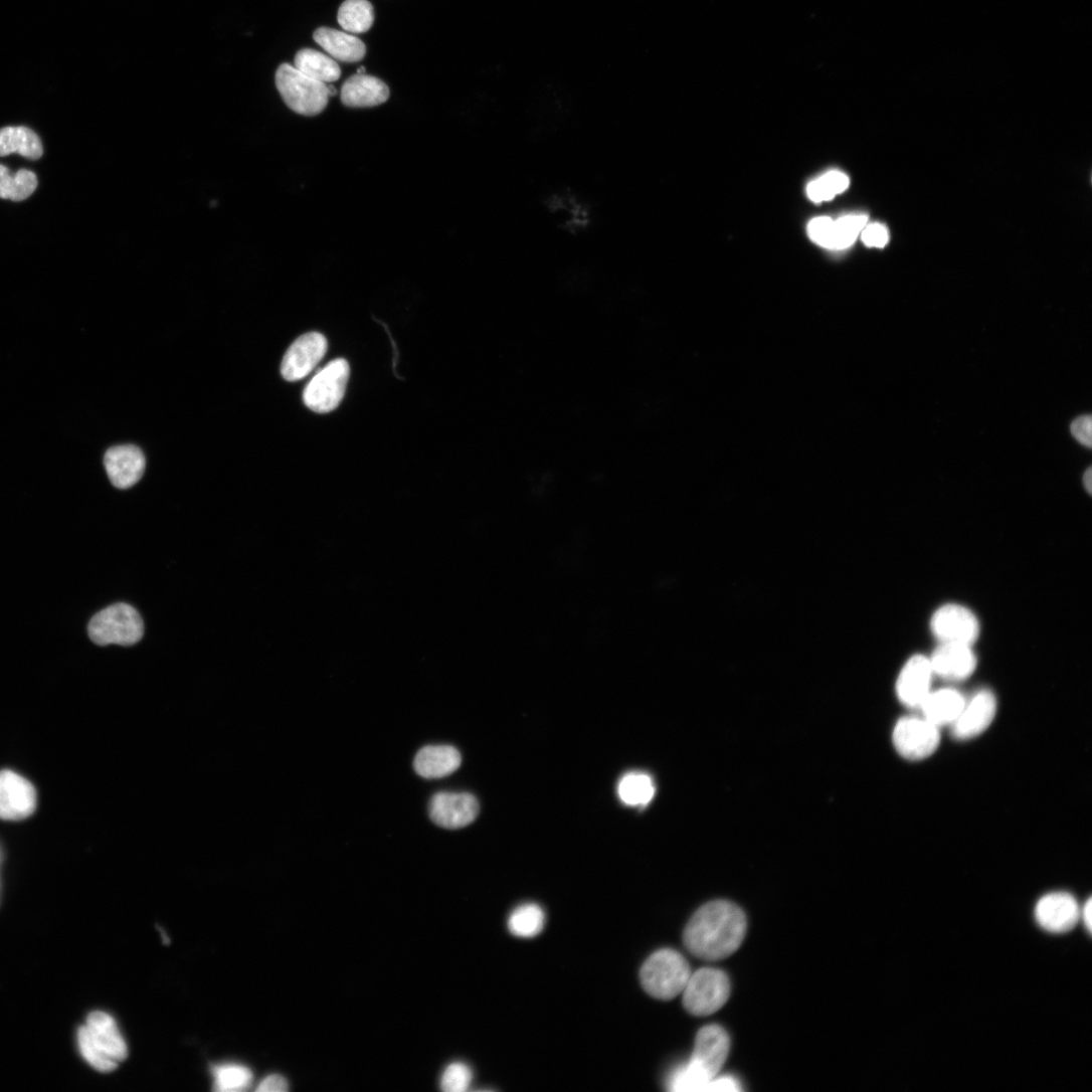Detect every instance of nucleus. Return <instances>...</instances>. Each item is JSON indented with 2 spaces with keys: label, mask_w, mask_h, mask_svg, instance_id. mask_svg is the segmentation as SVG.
<instances>
[{
  "label": "nucleus",
  "mask_w": 1092,
  "mask_h": 1092,
  "mask_svg": "<svg viewBox=\"0 0 1092 1092\" xmlns=\"http://www.w3.org/2000/svg\"><path fill=\"white\" fill-rule=\"evenodd\" d=\"M747 934L743 909L726 900L701 906L688 922L683 941L694 956L707 961L730 957L739 950Z\"/></svg>",
  "instance_id": "f257e3e1"
},
{
  "label": "nucleus",
  "mask_w": 1092,
  "mask_h": 1092,
  "mask_svg": "<svg viewBox=\"0 0 1092 1092\" xmlns=\"http://www.w3.org/2000/svg\"><path fill=\"white\" fill-rule=\"evenodd\" d=\"M731 1040L717 1025L702 1028L695 1040L694 1052L688 1063L677 1068L669 1077L668 1087L677 1092H704L730 1054Z\"/></svg>",
  "instance_id": "f03ea898"
},
{
  "label": "nucleus",
  "mask_w": 1092,
  "mask_h": 1092,
  "mask_svg": "<svg viewBox=\"0 0 1092 1092\" xmlns=\"http://www.w3.org/2000/svg\"><path fill=\"white\" fill-rule=\"evenodd\" d=\"M691 974L689 963L680 953L663 949L645 962L641 982L651 996L671 1000L683 992Z\"/></svg>",
  "instance_id": "7ed1b4c3"
},
{
  "label": "nucleus",
  "mask_w": 1092,
  "mask_h": 1092,
  "mask_svg": "<svg viewBox=\"0 0 1092 1092\" xmlns=\"http://www.w3.org/2000/svg\"><path fill=\"white\" fill-rule=\"evenodd\" d=\"M276 83L284 102L299 115L317 116L328 105V85L307 76L293 65L286 63L279 67Z\"/></svg>",
  "instance_id": "20e7f679"
},
{
  "label": "nucleus",
  "mask_w": 1092,
  "mask_h": 1092,
  "mask_svg": "<svg viewBox=\"0 0 1092 1092\" xmlns=\"http://www.w3.org/2000/svg\"><path fill=\"white\" fill-rule=\"evenodd\" d=\"M143 634L144 624L140 614L125 603L102 610L88 624V635L99 646L130 647L139 643Z\"/></svg>",
  "instance_id": "39448f33"
},
{
  "label": "nucleus",
  "mask_w": 1092,
  "mask_h": 1092,
  "mask_svg": "<svg viewBox=\"0 0 1092 1092\" xmlns=\"http://www.w3.org/2000/svg\"><path fill=\"white\" fill-rule=\"evenodd\" d=\"M682 994L689 1014L706 1017L719 1011L730 998L731 982L721 970L702 968L691 974Z\"/></svg>",
  "instance_id": "423d86ee"
},
{
  "label": "nucleus",
  "mask_w": 1092,
  "mask_h": 1092,
  "mask_svg": "<svg viewBox=\"0 0 1092 1092\" xmlns=\"http://www.w3.org/2000/svg\"><path fill=\"white\" fill-rule=\"evenodd\" d=\"M892 740L897 753L904 759L925 760L940 746V727L923 716H905L894 726Z\"/></svg>",
  "instance_id": "0eeeda50"
},
{
  "label": "nucleus",
  "mask_w": 1092,
  "mask_h": 1092,
  "mask_svg": "<svg viewBox=\"0 0 1092 1092\" xmlns=\"http://www.w3.org/2000/svg\"><path fill=\"white\" fill-rule=\"evenodd\" d=\"M349 375L350 368L345 359L328 363L307 385L303 394L305 405L320 414L335 410L343 400Z\"/></svg>",
  "instance_id": "6e6552de"
},
{
  "label": "nucleus",
  "mask_w": 1092,
  "mask_h": 1092,
  "mask_svg": "<svg viewBox=\"0 0 1092 1092\" xmlns=\"http://www.w3.org/2000/svg\"><path fill=\"white\" fill-rule=\"evenodd\" d=\"M931 629L941 644L972 646L979 638L980 623L970 609L946 604L933 614Z\"/></svg>",
  "instance_id": "1a4fd4ad"
},
{
  "label": "nucleus",
  "mask_w": 1092,
  "mask_h": 1092,
  "mask_svg": "<svg viewBox=\"0 0 1092 1092\" xmlns=\"http://www.w3.org/2000/svg\"><path fill=\"white\" fill-rule=\"evenodd\" d=\"M328 342L318 332L298 338L287 351L282 363V376L288 382H297L309 376L327 352Z\"/></svg>",
  "instance_id": "9d476101"
},
{
  "label": "nucleus",
  "mask_w": 1092,
  "mask_h": 1092,
  "mask_svg": "<svg viewBox=\"0 0 1092 1092\" xmlns=\"http://www.w3.org/2000/svg\"><path fill=\"white\" fill-rule=\"evenodd\" d=\"M36 806L37 792L31 782L10 770L0 772V820H25Z\"/></svg>",
  "instance_id": "9b49d317"
},
{
  "label": "nucleus",
  "mask_w": 1092,
  "mask_h": 1092,
  "mask_svg": "<svg viewBox=\"0 0 1092 1092\" xmlns=\"http://www.w3.org/2000/svg\"><path fill=\"white\" fill-rule=\"evenodd\" d=\"M478 799L470 793L439 792L429 804L431 821L446 830H460L473 824L479 815Z\"/></svg>",
  "instance_id": "f8f14e48"
},
{
  "label": "nucleus",
  "mask_w": 1092,
  "mask_h": 1092,
  "mask_svg": "<svg viewBox=\"0 0 1092 1092\" xmlns=\"http://www.w3.org/2000/svg\"><path fill=\"white\" fill-rule=\"evenodd\" d=\"M996 710L995 695L988 689L978 691L969 701L966 700L963 710L951 725L953 737L968 741L980 736L991 725Z\"/></svg>",
  "instance_id": "ddd939ff"
},
{
  "label": "nucleus",
  "mask_w": 1092,
  "mask_h": 1092,
  "mask_svg": "<svg viewBox=\"0 0 1092 1092\" xmlns=\"http://www.w3.org/2000/svg\"><path fill=\"white\" fill-rule=\"evenodd\" d=\"M934 672L930 659L917 655L903 666L896 682L900 702L909 708L919 709L932 691Z\"/></svg>",
  "instance_id": "4468645a"
},
{
  "label": "nucleus",
  "mask_w": 1092,
  "mask_h": 1092,
  "mask_svg": "<svg viewBox=\"0 0 1092 1092\" xmlns=\"http://www.w3.org/2000/svg\"><path fill=\"white\" fill-rule=\"evenodd\" d=\"M1035 915L1038 924L1044 930L1061 934L1071 931L1077 925L1081 910L1071 894L1054 892L1038 901Z\"/></svg>",
  "instance_id": "2eb2a0df"
},
{
  "label": "nucleus",
  "mask_w": 1092,
  "mask_h": 1092,
  "mask_svg": "<svg viewBox=\"0 0 1092 1092\" xmlns=\"http://www.w3.org/2000/svg\"><path fill=\"white\" fill-rule=\"evenodd\" d=\"M929 659L934 675L948 681H964L977 667L976 655L968 645L941 644Z\"/></svg>",
  "instance_id": "dca6fc26"
},
{
  "label": "nucleus",
  "mask_w": 1092,
  "mask_h": 1092,
  "mask_svg": "<svg viewBox=\"0 0 1092 1092\" xmlns=\"http://www.w3.org/2000/svg\"><path fill=\"white\" fill-rule=\"evenodd\" d=\"M105 467L112 484L119 489H129L142 478L146 460L135 445L110 448L105 456Z\"/></svg>",
  "instance_id": "f3484780"
},
{
  "label": "nucleus",
  "mask_w": 1092,
  "mask_h": 1092,
  "mask_svg": "<svg viewBox=\"0 0 1092 1092\" xmlns=\"http://www.w3.org/2000/svg\"><path fill=\"white\" fill-rule=\"evenodd\" d=\"M389 98L388 85L367 74L356 73L345 81L341 89V102L348 108H374L385 104Z\"/></svg>",
  "instance_id": "a211bd4d"
},
{
  "label": "nucleus",
  "mask_w": 1092,
  "mask_h": 1092,
  "mask_svg": "<svg viewBox=\"0 0 1092 1092\" xmlns=\"http://www.w3.org/2000/svg\"><path fill=\"white\" fill-rule=\"evenodd\" d=\"M462 765V756L452 746H427L415 757L416 773L425 779H439L454 773Z\"/></svg>",
  "instance_id": "6ab92c4d"
},
{
  "label": "nucleus",
  "mask_w": 1092,
  "mask_h": 1092,
  "mask_svg": "<svg viewBox=\"0 0 1092 1092\" xmlns=\"http://www.w3.org/2000/svg\"><path fill=\"white\" fill-rule=\"evenodd\" d=\"M85 1027L95 1044L105 1054L118 1063L127 1058V1045L115 1020L110 1015L103 1012L92 1013Z\"/></svg>",
  "instance_id": "aec40b11"
},
{
  "label": "nucleus",
  "mask_w": 1092,
  "mask_h": 1092,
  "mask_svg": "<svg viewBox=\"0 0 1092 1092\" xmlns=\"http://www.w3.org/2000/svg\"><path fill=\"white\" fill-rule=\"evenodd\" d=\"M544 206L555 215L561 213V227L571 234L584 232L592 225V212L573 194H553L545 199Z\"/></svg>",
  "instance_id": "412c9836"
},
{
  "label": "nucleus",
  "mask_w": 1092,
  "mask_h": 1092,
  "mask_svg": "<svg viewBox=\"0 0 1092 1092\" xmlns=\"http://www.w3.org/2000/svg\"><path fill=\"white\" fill-rule=\"evenodd\" d=\"M966 703L964 696L954 689L931 691L919 708L923 717L938 727L952 725Z\"/></svg>",
  "instance_id": "4be33fe9"
},
{
  "label": "nucleus",
  "mask_w": 1092,
  "mask_h": 1092,
  "mask_svg": "<svg viewBox=\"0 0 1092 1092\" xmlns=\"http://www.w3.org/2000/svg\"><path fill=\"white\" fill-rule=\"evenodd\" d=\"M314 40L332 57L342 62H359L367 54V47L355 36L330 28H320Z\"/></svg>",
  "instance_id": "5701e85b"
},
{
  "label": "nucleus",
  "mask_w": 1092,
  "mask_h": 1092,
  "mask_svg": "<svg viewBox=\"0 0 1092 1092\" xmlns=\"http://www.w3.org/2000/svg\"><path fill=\"white\" fill-rule=\"evenodd\" d=\"M18 153L28 159L38 160L43 146L38 135L26 127H7L0 130V156Z\"/></svg>",
  "instance_id": "b1692460"
},
{
  "label": "nucleus",
  "mask_w": 1092,
  "mask_h": 1092,
  "mask_svg": "<svg viewBox=\"0 0 1092 1092\" xmlns=\"http://www.w3.org/2000/svg\"><path fill=\"white\" fill-rule=\"evenodd\" d=\"M294 66L307 76L324 83L337 81L341 76V69L332 58L312 49L299 51Z\"/></svg>",
  "instance_id": "393cba45"
},
{
  "label": "nucleus",
  "mask_w": 1092,
  "mask_h": 1092,
  "mask_svg": "<svg viewBox=\"0 0 1092 1092\" xmlns=\"http://www.w3.org/2000/svg\"><path fill=\"white\" fill-rule=\"evenodd\" d=\"M38 187L37 175L27 169L12 174L10 169L0 165V199L22 202L33 195Z\"/></svg>",
  "instance_id": "a878e982"
},
{
  "label": "nucleus",
  "mask_w": 1092,
  "mask_h": 1092,
  "mask_svg": "<svg viewBox=\"0 0 1092 1092\" xmlns=\"http://www.w3.org/2000/svg\"><path fill=\"white\" fill-rule=\"evenodd\" d=\"M374 22V7L369 0H346L338 12V23L348 33H366Z\"/></svg>",
  "instance_id": "bb28decb"
},
{
  "label": "nucleus",
  "mask_w": 1092,
  "mask_h": 1092,
  "mask_svg": "<svg viewBox=\"0 0 1092 1092\" xmlns=\"http://www.w3.org/2000/svg\"><path fill=\"white\" fill-rule=\"evenodd\" d=\"M656 793L653 779L645 773L632 772L626 774L619 782L618 795L623 803L629 806H646L654 798Z\"/></svg>",
  "instance_id": "cd10ccee"
},
{
  "label": "nucleus",
  "mask_w": 1092,
  "mask_h": 1092,
  "mask_svg": "<svg viewBox=\"0 0 1092 1092\" xmlns=\"http://www.w3.org/2000/svg\"><path fill=\"white\" fill-rule=\"evenodd\" d=\"M544 926V914L536 904H524L511 914L508 927L511 934L519 938H533L541 933Z\"/></svg>",
  "instance_id": "c85d7f7f"
},
{
  "label": "nucleus",
  "mask_w": 1092,
  "mask_h": 1092,
  "mask_svg": "<svg viewBox=\"0 0 1092 1092\" xmlns=\"http://www.w3.org/2000/svg\"><path fill=\"white\" fill-rule=\"evenodd\" d=\"M217 1091L235 1092L247 1090L252 1083L251 1071L242 1065L224 1064L213 1069Z\"/></svg>",
  "instance_id": "c756f323"
},
{
  "label": "nucleus",
  "mask_w": 1092,
  "mask_h": 1092,
  "mask_svg": "<svg viewBox=\"0 0 1092 1092\" xmlns=\"http://www.w3.org/2000/svg\"><path fill=\"white\" fill-rule=\"evenodd\" d=\"M868 222L867 215H848L834 221L832 250L849 248Z\"/></svg>",
  "instance_id": "7c9ffc66"
},
{
  "label": "nucleus",
  "mask_w": 1092,
  "mask_h": 1092,
  "mask_svg": "<svg viewBox=\"0 0 1092 1092\" xmlns=\"http://www.w3.org/2000/svg\"><path fill=\"white\" fill-rule=\"evenodd\" d=\"M78 1046L82 1057L96 1070L109 1073L117 1069L118 1062L105 1054L93 1041L85 1026L78 1030Z\"/></svg>",
  "instance_id": "2f4dec72"
},
{
  "label": "nucleus",
  "mask_w": 1092,
  "mask_h": 1092,
  "mask_svg": "<svg viewBox=\"0 0 1092 1092\" xmlns=\"http://www.w3.org/2000/svg\"><path fill=\"white\" fill-rule=\"evenodd\" d=\"M472 1078V1070L467 1064L454 1062L444 1070L440 1087L446 1092H464L470 1087Z\"/></svg>",
  "instance_id": "473e14b6"
},
{
  "label": "nucleus",
  "mask_w": 1092,
  "mask_h": 1092,
  "mask_svg": "<svg viewBox=\"0 0 1092 1092\" xmlns=\"http://www.w3.org/2000/svg\"><path fill=\"white\" fill-rule=\"evenodd\" d=\"M833 228L834 220L831 218H815L808 225V235L817 245L832 250Z\"/></svg>",
  "instance_id": "72a5a7b5"
},
{
  "label": "nucleus",
  "mask_w": 1092,
  "mask_h": 1092,
  "mask_svg": "<svg viewBox=\"0 0 1092 1092\" xmlns=\"http://www.w3.org/2000/svg\"><path fill=\"white\" fill-rule=\"evenodd\" d=\"M817 180L830 201L837 195L844 193L850 185L849 177L840 171H830L817 178Z\"/></svg>",
  "instance_id": "f704fd0d"
},
{
  "label": "nucleus",
  "mask_w": 1092,
  "mask_h": 1092,
  "mask_svg": "<svg viewBox=\"0 0 1092 1092\" xmlns=\"http://www.w3.org/2000/svg\"><path fill=\"white\" fill-rule=\"evenodd\" d=\"M1072 436L1083 446L1090 448L1092 445V419L1090 415L1076 418L1070 426Z\"/></svg>",
  "instance_id": "c9c22d12"
},
{
  "label": "nucleus",
  "mask_w": 1092,
  "mask_h": 1092,
  "mask_svg": "<svg viewBox=\"0 0 1092 1092\" xmlns=\"http://www.w3.org/2000/svg\"><path fill=\"white\" fill-rule=\"evenodd\" d=\"M861 235L863 242L868 247L883 248L889 240L888 230L877 223L866 225Z\"/></svg>",
  "instance_id": "e433bc0d"
},
{
  "label": "nucleus",
  "mask_w": 1092,
  "mask_h": 1092,
  "mask_svg": "<svg viewBox=\"0 0 1092 1092\" xmlns=\"http://www.w3.org/2000/svg\"><path fill=\"white\" fill-rule=\"evenodd\" d=\"M740 1090H741V1088L739 1086V1082L735 1078L727 1076V1077H721V1078H716L715 1077L714 1079H712L708 1083V1085L706 1086L704 1091H706V1092H708V1091H726V1092L735 1091L736 1092V1091H740Z\"/></svg>",
  "instance_id": "4c0bfd02"
},
{
  "label": "nucleus",
  "mask_w": 1092,
  "mask_h": 1092,
  "mask_svg": "<svg viewBox=\"0 0 1092 1092\" xmlns=\"http://www.w3.org/2000/svg\"><path fill=\"white\" fill-rule=\"evenodd\" d=\"M289 1089L288 1081L281 1075H270L266 1077L258 1086L257 1091L260 1092H286Z\"/></svg>",
  "instance_id": "58836bf2"
},
{
  "label": "nucleus",
  "mask_w": 1092,
  "mask_h": 1092,
  "mask_svg": "<svg viewBox=\"0 0 1092 1092\" xmlns=\"http://www.w3.org/2000/svg\"><path fill=\"white\" fill-rule=\"evenodd\" d=\"M1082 917H1083L1085 927L1087 928L1088 932L1091 933V931H1092V899L1091 898H1089L1087 900V902L1085 903V905H1084V908L1082 910Z\"/></svg>",
  "instance_id": "ea45409f"
},
{
  "label": "nucleus",
  "mask_w": 1092,
  "mask_h": 1092,
  "mask_svg": "<svg viewBox=\"0 0 1092 1092\" xmlns=\"http://www.w3.org/2000/svg\"><path fill=\"white\" fill-rule=\"evenodd\" d=\"M1083 485L1088 494H1091L1092 490V470L1088 468L1083 475Z\"/></svg>",
  "instance_id": "a19ab883"
},
{
  "label": "nucleus",
  "mask_w": 1092,
  "mask_h": 1092,
  "mask_svg": "<svg viewBox=\"0 0 1092 1092\" xmlns=\"http://www.w3.org/2000/svg\"><path fill=\"white\" fill-rule=\"evenodd\" d=\"M328 93H329V97H334V96L337 95L336 88L334 86H332V85L328 86Z\"/></svg>",
  "instance_id": "79ce46f5"
},
{
  "label": "nucleus",
  "mask_w": 1092,
  "mask_h": 1092,
  "mask_svg": "<svg viewBox=\"0 0 1092 1092\" xmlns=\"http://www.w3.org/2000/svg\"><path fill=\"white\" fill-rule=\"evenodd\" d=\"M366 71H367V69H366V68H364V67H359V68H358V70H357V74H366Z\"/></svg>",
  "instance_id": "37998d69"
}]
</instances>
